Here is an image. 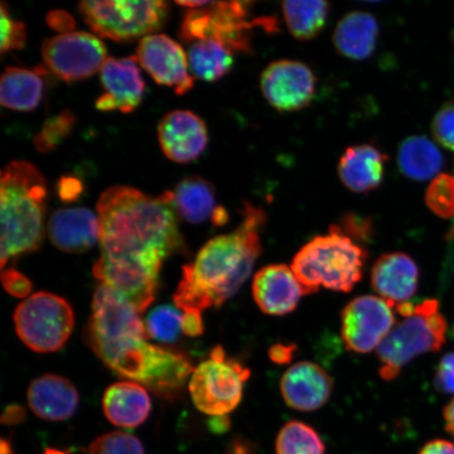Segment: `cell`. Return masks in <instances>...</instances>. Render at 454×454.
I'll return each mask as SVG.
<instances>
[{
	"label": "cell",
	"instance_id": "cell-37",
	"mask_svg": "<svg viewBox=\"0 0 454 454\" xmlns=\"http://www.w3.org/2000/svg\"><path fill=\"white\" fill-rule=\"evenodd\" d=\"M340 231L356 241L367 242L372 236V223L369 218H363L356 214H346L340 219Z\"/></svg>",
	"mask_w": 454,
	"mask_h": 454
},
{
	"label": "cell",
	"instance_id": "cell-32",
	"mask_svg": "<svg viewBox=\"0 0 454 454\" xmlns=\"http://www.w3.org/2000/svg\"><path fill=\"white\" fill-rule=\"evenodd\" d=\"M75 123L76 117L70 110H66L59 115L49 118L34 137V145L41 153L55 150L71 134Z\"/></svg>",
	"mask_w": 454,
	"mask_h": 454
},
{
	"label": "cell",
	"instance_id": "cell-48",
	"mask_svg": "<svg viewBox=\"0 0 454 454\" xmlns=\"http://www.w3.org/2000/svg\"><path fill=\"white\" fill-rule=\"evenodd\" d=\"M227 220H229V215H227V212L223 207H218L213 215V223L215 226H221L224 225L227 223Z\"/></svg>",
	"mask_w": 454,
	"mask_h": 454
},
{
	"label": "cell",
	"instance_id": "cell-2",
	"mask_svg": "<svg viewBox=\"0 0 454 454\" xmlns=\"http://www.w3.org/2000/svg\"><path fill=\"white\" fill-rule=\"evenodd\" d=\"M88 338L111 371L159 395L176 393L195 371L183 354L147 342L139 312L101 284L93 298Z\"/></svg>",
	"mask_w": 454,
	"mask_h": 454
},
{
	"label": "cell",
	"instance_id": "cell-24",
	"mask_svg": "<svg viewBox=\"0 0 454 454\" xmlns=\"http://www.w3.org/2000/svg\"><path fill=\"white\" fill-rule=\"evenodd\" d=\"M379 24L371 13L355 11L340 20L333 35L338 53L350 60L371 59L377 49Z\"/></svg>",
	"mask_w": 454,
	"mask_h": 454
},
{
	"label": "cell",
	"instance_id": "cell-9",
	"mask_svg": "<svg viewBox=\"0 0 454 454\" xmlns=\"http://www.w3.org/2000/svg\"><path fill=\"white\" fill-rule=\"evenodd\" d=\"M251 371L241 363L230 359L223 346H215L207 360L192 372L189 390L194 405L212 417L227 416L239 406L244 384Z\"/></svg>",
	"mask_w": 454,
	"mask_h": 454
},
{
	"label": "cell",
	"instance_id": "cell-31",
	"mask_svg": "<svg viewBox=\"0 0 454 454\" xmlns=\"http://www.w3.org/2000/svg\"><path fill=\"white\" fill-rule=\"evenodd\" d=\"M183 314L169 305L159 306L146 317L145 327L150 338L162 343H173L179 338Z\"/></svg>",
	"mask_w": 454,
	"mask_h": 454
},
{
	"label": "cell",
	"instance_id": "cell-17",
	"mask_svg": "<svg viewBox=\"0 0 454 454\" xmlns=\"http://www.w3.org/2000/svg\"><path fill=\"white\" fill-rule=\"evenodd\" d=\"M159 144L170 160L189 163L200 156L207 145L206 123L190 111H174L164 116L158 128Z\"/></svg>",
	"mask_w": 454,
	"mask_h": 454
},
{
	"label": "cell",
	"instance_id": "cell-49",
	"mask_svg": "<svg viewBox=\"0 0 454 454\" xmlns=\"http://www.w3.org/2000/svg\"><path fill=\"white\" fill-rule=\"evenodd\" d=\"M2 454H13L12 450H11L9 442L4 439L2 441Z\"/></svg>",
	"mask_w": 454,
	"mask_h": 454
},
{
	"label": "cell",
	"instance_id": "cell-23",
	"mask_svg": "<svg viewBox=\"0 0 454 454\" xmlns=\"http://www.w3.org/2000/svg\"><path fill=\"white\" fill-rule=\"evenodd\" d=\"M102 408L106 419L117 427L135 428L149 418L152 403L145 386L123 381L111 385L106 390Z\"/></svg>",
	"mask_w": 454,
	"mask_h": 454
},
{
	"label": "cell",
	"instance_id": "cell-28",
	"mask_svg": "<svg viewBox=\"0 0 454 454\" xmlns=\"http://www.w3.org/2000/svg\"><path fill=\"white\" fill-rule=\"evenodd\" d=\"M289 33L300 42L316 38L325 28L331 4L322 0H291L282 4Z\"/></svg>",
	"mask_w": 454,
	"mask_h": 454
},
{
	"label": "cell",
	"instance_id": "cell-27",
	"mask_svg": "<svg viewBox=\"0 0 454 454\" xmlns=\"http://www.w3.org/2000/svg\"><path fill=\"white\" fill-rule=\"evenodd\" d=\"M173 194L176 212L192 224H200L212 219L218 208L215 207L214 186L198 176L181 181Z\"/></svg>",
	"mask_w": 454,
	"mask_h": 454
},
{
	"label": "cell",
	"instance_id": "cell-33",
	"mask_svg": "<svg viewBox=\"0 0 454 454\" xmlns=\"http://www.w3.org/2000/svg\"><path fill=\"white\" fill-rule=\"evenodd\" d=\"M430 211L441 218L454 217V176L440 174L431 181L425 196Z\"/></svg>",
	"mask_w": 454,
	"mask_h": 454
},
{
	"label": "cell",
	"instance_id": "cell-50",
	"mask_svg": "<svg viewBox=\"0 0 454 454\" xmlns=\"http://www.w3.org/2000/svg\"><path fill=\"white\" fill-rule=\"evenodd\" d=\"M43 454H67L64 451L61 450H47Z\"/></svg>",
	"mask_w": 454,
	"mask_h": 454
},
{
	"label": "cell",
	"instance_id": "cell-34",
	"mask_svg": "<svg viewBox=\"0 0 454 454\" xmlns=\"http://www.w3.org/2000/svg\"><path fill=\"white\" fill-rule=\"evenodd\" d=\"M89 454H145V448L136 436L113 431L96 439L90 446Z\"/></svg>",
	"mask_w": 454,
	"mask_h": 454
},
{
	"label": "cell",
	"instance_id": "cell-21",
	"mask_svg": "<svg viewBox=\"0 0 454 454\" xmlns=\"http://www.w3.org/2000/svg\"><path fill=\"white\" fill-rule=\"evenodd\" d=\"M388 156L372 145L348 147L338 163L340 183L356 194L379 189L385 177Z\"/></svg>",
	"mask_w": 454,
	"mask_h": 454
},
{
	"label": "cell",
	"instance_id": "cell-5",
	"mask_svg": "<svg viewBox=\"0 0 454 454\" xmlns=\"http://www.w3.org/2000/svg\"><path fill=\"white\" fill-rule=\"evenodd\" d=\"M368 259L366 249L340 231L329 227L328 234L317 236L294 255L291 268L305 294L321 287L349 293L363 277Z\"/></svg>",
	"mask_w": 454,
	"mask_h": 454
},
{
	"label": "cell",
	"instance_id": "cell-39",
	"mask_svg": "<svg viewBox=\"0 0 454 454\" xmlns=\"http://www.w3.org/2000/svg\"><path fill=\"white\" fill-rule=\"evenodd\" d=\"M434 385L442 394L454 395V353L442 357L436 368Z\"/></svg>",
	"mask_w": 454,
	"mask_h": 454
},
{
	"label": "cell",
	"instance_id": "cell-51",
	"mask_svg": "<svg viewBox=\"0 0 454 454\" xmlns=\"http://www.w3.org/2000/svg\"><path fill=\"white\" fill-rule=\"evenodd\" d=\"M452 334H453V338H454V325H453V327H452Z\"/></svg>",
	"mask_w": 454,
	"mask_h": 454
},
{
	"label": "cell",
	"instance_id": "cell-26",
	"mask_svg": "<svg viewBox=\"0 0 454 454\" xmlns=\"http://www.w3.org/2000/svg\"><path fill=\"white\" fill-rule=\"evenodd\" d=\"M43 82L41 74L20 67H9L0 81V102L14 111L36 109L43 98Z\"/></svg>",
	"mask_w": 454,
	"mask_h": 454
},
{
	"label": "cell",
	"instance_id": "cell-25",
	"mask_svg": "<svg viewBox=\"0 0 454 454\" xmlns=\"http://www.w3.org/2000/svg\"><path fill=\"white\" fill-rule=\"evenodd\" d=\"M444 158L438 146L425 136H411L397 150V166L405 177L426 181L436 177Z\"/></svg>",
	"mask_w": 454,
	"mask_h": 454
},
{
	"label": "cell",
	"instance_id": "cell-47",
	"mask_svg": "<svg viewBox=\"0 0 454 454\" xmlns=\"http://www.w3.org/2000/svg\"><path fill=\"white\" fill-rule=\"evenodd\" d=\"M229 426L230 422L227 416L213 417L211 422H209V428L217 434L224 433L229 428Z\"/></svg>",
	"mask_w": 454,
	"mask_h": 454
},
{
	"label": "cell",
	"instance_id": "cell-18",
	"mask_svg": "<svg viewBox=\"0 0 454 454\" xmlns=\"http://www.w3.org/2000/svg\"><path fill=\"white\" fill-rule=\"evenodd\" d=\"M253 296L264 314L286 316L297 309L305 293L291 266L271 264L254 275Z\"/></svg>",
	"mask_w": 454,
	"mask_h": 454
},
{
	"label": "cell",
	"instance_id": "cell-14",
	"mask_svg": "<svg viewBox=\"0 0 454 454\" xmlns=\"http://www.w3.org/2000/svg\"><path fill=\"white\" fill-rule=\"evenodd\" d=\"M137 59L158 84L184 95L194 87L189 59L178 43L163 34H152L140 39Z\"/></svg>",
	"mask_w": 454,
	"mask_h": 454
},
{
	"label": "cell",
	"instance_id": "cell-35",
	"mask_svg": "<svg viewBox=\"0 0 454 454\" xmlns=\"http://www.w3.org/2000/svg\"><path fill=\"white\" fill-rule=\"evenodd\" d=\"M2 13V41H0V51L2 54L11 50H20L25 47L27 34L24 22L16 21L11 19L4 4L0 7Z\"/></svg>",
	"mask_w": 454,
	"mask_h": 454
},
{
	"label": "cell",
	"instance_id": "cell-30",
	"mask_svg": "<svg viewBox=\"0 0 454 454\" xmlns=\"http://www.w3.org/2000/svg\"><path fill=\"white\" fill-rule=\"evenodd\" d=\"M276 454H325V445L309 425L291 421L277 436Z\"/></svg>",
	"mask_w": 454,
	"mask_h": 454
},
{
	"label": "cell",
	"instance_id": "cell-22",
	"mask_svg": "<svg viewBox=\"0 0 454 454\" xmlns=\"http://www.w3.org/2000/svg\"><path fill=\"white\" fill-rule=\"evenodd\" d=\"M27 403L31 411L45 421H66L76 412L79 395L69 380L44 374L28 386Z\"/></svg>",
	"mask_w": 454,
	"mask_h": 454
},
{
	"label": "cell",
	"instance_id": "cell-6",
	"mask_svg": "<svg viewBox=\"0 0 454 454\" xmlns=\"http://www.w3.org/2000/svg\"><path fill=\"white\" fill-rule=\"evenodd\" d=\"M446 333L447 322L438 301L428 299L414 305L411 314L396 322L376 350L381 362L380 377L393 381L416 357L440 351L446 342Z\"/></svg>",
	"mask_w": 454,
	"mask_h": 454
},
{
	"label": "cell",
	"instance_id": "cell-40",
	"mask_svg": "<svg viewBox=\"0 0 454 454\" xmlns=\"http://www.w3.org/2000/svg\"><path fill=\"white\" fill-rule=\"evenodd\" d=\"M181 331L186 337H200L204 333L202 312L184 311L181 321Z\"/></svg>",
	"mask_w": 454,
	"mask_h": 454
},
{
	"label": "cell",
	"instance_id": "cell-43",
	"mask_svg": "<svg viewBox=\"0 0 454 454\" xmlns=\"http://www.w3.org/2000/svg\"><path fill=\"white\" fill-rule=\"evenodd\" d=\"M82 185L76 178H62L59 184V194L62 200H75L82 194Z\"/></svg>",
	"mask_w": 454,
	"mask_h": 454
},
{
	"label": "cell",
	"instance_id": "cell-8",
	"mask_svg": "<svg viewBox=\"0 0 454 454\" xmlns=\"http://www.w3.org/2000/svg\"><path fill=\"white\" fill-rule=\"evenodd\" d=\"M79 11L99 37L123 43L149 36L160 30L168 17L169 4L162 0L146 2H82Z\"/></svg>",
	"mask_w": 454,
	"mask_h": 454
},
{
	"label": "cell",
	"instance_id": "cell-41",
	"mask_svg": "<svg viewBox=\"0 0 454 454\" xmlns=\"http://www.w3.org/2000/svg\"><path fill=\"white\" fill-rule=\"evenodd\" d=\"M296 351L297 346L294 344L278 343L270 348V359L278 365H286L294 360Z\"/></svg>",
	"mask_w": 454,
	"mask_h": 454
},
{
	"label": "cell",
	"instance_id": "cell-15",
	"mask_svg": "<svg viewBox=\"0 0 454 454\" xmlns=\"http://www.w3.org/2000/svg\"><path fill=\"white\" fill-rule=\"evenodd\" d=\"M100 79L106 93L96 101L99 111L130 113L137 109L145 88L137 57H110L102 67Z\"/></svg>",
	"mask_w": 454,
	"mask_h": 454
},
{
	"label": "cell",
	"instance_id": "cell-42",
	"mask_svg": "<svg viewBox=\"0 0 454 454\" xmlns=\"http://www.w3.org/2000/svg\"><path fill=\"white\" fill-rule=\"evenodd\" d=\"M48 24L54 30L67 34L71 33L75 22H74L72 16L64 12V11H54L48 16Z\"/></svg>",
	"mask_w": 454,
	"mask_h": 454
},
{
	"label": "cell",
	"instance_id": "cell-4",
	"mask_svg": "<svg viewBox=\"0 0 454 454\" xmlns=\"http://www.w3.org/2000/svg\"><path fill=\"white\" fill-rule=\"evenodd\" d=\"M47 184L36 167L12 161L2 173V269L10 258L36 251L43 237Z\"/></svg>",
	"mask_w": 454,
	"mask_h": 454
},
{
	"label": "cell",
	"instance_id": "cell-38",
	"mask_svg": "<svg viewBox=\"0 0 454 454\" xmlns=\"http://www.w3.org/2000/svg\"><path fill=\"white\" fill-rule=\"evenodd\" d=\"M2 282L5 292L16 298H27L32 292V283L15 269L3 270Z\"/></svg>",
	"mask_w": 454,
	"mask_h": 454
},
{
	"label": "cell",
	"instance_id": "cell-7",
	"mask_svg": "<svg viewBox=\"0 0 454 454\" xmlns=\"http://www.w3.org/2000/svg\"><path fill=\"white\" fill-rule=\"evenodd\" d=\"M186 9L180 37L184 43L199 41L219 42L232 53L248 52L251 47V33L254 26L270 28L275 26L270 20H247V2H176Z\"/></svg>",
	"mask_w": 454,
	"mask_h": 454
},
{
	"label": "cell",
	"instance_id": "cell-3",
	"mask_svg": "<svg viewBox=\"0 0 454 454\" xmlns=\"http://www.w3.org/2000/svg\"><path fill=\"white\" fill-rule=\"evenodd\" d=\"M265 223L262 209L244 203L237 230L213 238L194 262L184 266L183 279L174 294L176 306L184 312H202L219 308L235 296L262 254L261 230Z\"/></svg>",
	"mask_w": 454,
	"mask_h": 454
},
{
	"label": "cell",
	"instance_id": "cell-10",
	"mask_svg": "<svg viewBox=\"0 0 454 454\" xmlns=\"http://www.w3.org/2000/svg\"><path fill=\"white\" fill-rule=\"evenodd\" d=\"M75 323L71 305L54 294L39 292L17 306L14 325L17 336L36 353L60 350Z\"/></svg>",
	"mask_w": 454,
	"mask_h": 454
},
{
	"label": "cell",
	"instance_id": "cell-19",
	"mask_svg": "<svg viewBox=\"0 0 454 454\" xmlns=\"http://www.w3.org/2000/svg\"><path fill=\"white\" fill-rule=\"evenodd\" d=\"M419 270L405 253L384 254L372 265V286L391 308L410 302L417 294Z\"/></svg>",
	"mask_w": 454,
	"mask_h": 454
},
{
	"label": "cell",
	"instance_id": "cell-20",
	"mask_svg": "<svg viewBox=\"0 0 454 454\" xmlns=\"http://www.w3.org/2000/svg\"><path fill=\"white\" fill-rule=\"evenodd\" d=\"M48 235L61 252H88L99 241L98 215L84 207L57 209L49 220Z\"/></svg>",
	"mask_w": 454,
	"mask_h": 454
},
{
	"label": "cell",
	"instance_id": "cell-46",
	"mask_svg": "<svg viewBox=\"0 0 454 454\" xmlns=\"http://www.w3.org/2000/svg\"><path fill=\"white\" fill-rule=\"evenodd\" d=\"M444 419H445L446 430L454 438V397L450 402V404H448L445 407Z\"/></svg>",
	"mask_w": 454,
	"mask_h": 454
},
{
	"label": "cell",
	"instance_id": "cell-12",
	"mask_svg": "<svg viewBox=\"0 0 454 454\" xmlns=\"http://www.w3.org/2000/svg\"><path fill=\"white\" fill-rule=\"evenodd\" d=\"M43 57L49 69L66 82L93 76L107 59L104 43L87 32H71L47 39L43 44Z\"/></svg>",
	"mask_w": 454,
	"mask_h": 454
},
{
	"label": "cell",
	"instance_id": "cell-45",
	"mask_svg": "<svg viewBox=\"0 0 454 454\" xmlns=\"http://www.w3.org/2000/svg\"><path fill=\"white\" fill-rule=\"evenodd\" d=\"M25 417L24 408L19 405H10L3 414L2 422L7 425H13L21 422Z\"/></svg>",
	"mask_w": 454,
	"mask_h": 454
},
{
	"label": "cell",
	"instance_id": "cell-44",
	"mask_svg": "<svg viewBox=\"0 0 454 454\" xmlns=\"http://www.w3.org/2000/svg\"><path fill=\"white\" fill-rule=\"evenodd\" d=\"M419 454H454V444L446 440L430 441Z\"/></svg>",
	"mask_w": 454,
	"mask_h": 454
},
{
	"label": "cell",
	"instance_id": "cell-36",
	"mask_svg": "<svg viewBox=\"0 0 454 454\" xmlns=\"http://www.w3.org/2000/svg\"><path fill=\"white\" fill-rule=\"evenodd\" d=\"M431 130L441 145L454 151V100L446 102L435 114Z\"/></svg>",
	"mask_w": 454,
	"mask_h": 454
},
{
	"label": "cell",
	"instance_id": "cell-1",
	"mask_svg": "<svg viewBox=\"0 0 454 454\" xmlns=\"http://www.w3.org/2000/svg\"><path fill=\"white\" fill-rule=\"evenodd\" d=\"M96 209L101 254L93 274L141 314L155 299L163 261L184 244L173 192L154 198L113 186Z\"/></svg>",
	"mask_w": 454,
	"mask_h": 454
},
{
	"label": "cell",
	"instance_id": "cell-13",
	"mask_svg": "<svg viewBox=\"0 0 454 454\" xmlns=\"http://www.w3.org/2000/svg\"><path fill=\"white\" fill-rule=\"evenodd\" d=\"M260 85L264 98L275 110L294 113L311 104L316 95L317 77L304 62L283 59L266 67Z\"/></svg>",
	"mask_w": 454,
	"mask_h": 454
},
{
	"label": "cell",
	"instance_id": "cell-11",
	"mask_svg": "<svg viewBox=\"0 0 454 454\" xmlns=\"http://www.w3.org/2000/svg\"><path fill=\"white\" fill-rule=\"evenodd\" d=\"M395 309L380 297H356L340 314V336L350 351L369 354L377 350L396 325Z\"/></svg>",
	"mask_w": 454,
	"mask_h": 454
},
{
	"label": "cell",
	"instance_id": "cell-29",
	"mask_svg": "<svg viewBox=\"0 0 454 454\" xmlns=\"http://www.w3.org/2000/svg\"><path fill=\"white\" fill-rule=\"evenodd\" d=\"M232 54L234 53L226 45L211 39L192 43L187 56L190 71L200 81H219L234 66Z\"/></svg>",
	"mask_w": 454,
	"mask_h": 454
},
{
	"label": "cell",
	"instance_id": "cell-16",
	"mask_svg": "<svg viewBox=\"0 0 454 454\" xmlns=\"http://www.w3.org/2000/svg\"><path fill=\"white\" fill-rule=\"evenodd\" d=\"M280 389L287 406L311 412L320 410L331 399L333 381L325 368L304 361L287 369L281 379Z\"/></svg>",
	"mask_w": 454,
	"mask_h": 454
}]
</instances>
